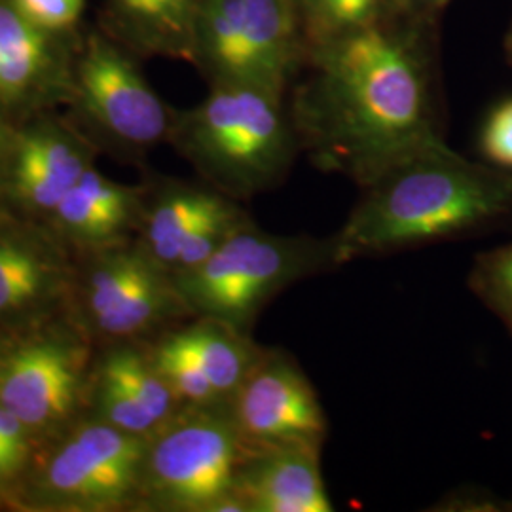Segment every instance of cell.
Instances as JSON below:
<instances>
[{"label":"cell","mask_w":512,"mask_h":512,"mask_svg":"<svg viewBox=\"0 0 512 512\" xmlns=\"http://www.w3.org/2000/svg\"><path fill=\"white\" fill-rule=\"evenodd\" d=\"M12 131L2 124L0 118V213L6 205V181H8V160H10Z\"/></svg>","instance_id":"obj_28"},{"label":"cell","mask_w":512,"mask_h":512,"mask_svg":"<svg viewBox=\"0 0 512 512\" xmlns=\"http://www.w3.org/2000/svg\"><path fill=\"white\" fill-rule=\"evenodd\" d=\"M19 475H21V469L0 448V492H4Z\"/></svg>","instance_id":"obj_29"},{"label":"cell","mask_w":512,"mask_h":512,"mask_svg":"<svg viewBox=\"0 0 512 512\" xmlns=\"http://www.w3.org/2000/svg\"><path fill=\"white\" fill-rule=\"evenodd\" d=\"M389 19L308 55L287 93L300 150L363 186L440 139L433 33Z\"/></svg>","instance_id":"obj_1"},{"label":"cell","mask_w":512,"mask_h":512,"mask_svg":"<svg viewBox=\"0 0 512 512\" xmlns=\"http://www.w3.org/2000/svg\"><path fill=\"white\" fill-rule=\"evenodd\" d=\"M480 148L492 164L512 171V97L488 114L480 133Z\"/></svg>","instance_id":"obj_24"},{"label":"cell","mask_w":512,"mask_h":512,"mask_svg":"<svg viewBox=\"0 0 512 512\" xmlns=\"http://www.w3.org/2000/svg\"><path fill=\"white\" fill-rule=\"evenodd\" d=\"M90 167V150L67 129L40 122L12 131L6 203L48 222Z\"/></svg>","instance_id":"obj_12"},{"label":"cell","mask_w":512,"mask_h":512,"mask_svg":"<svg viewBox=\"0 0 512 512\" xmlns=\"http://www.w3.org/2000/svg\"><path fill=\"white\" fill-rule=\"evenodd\" d=\"M211 186L167 183L145 202L139 222V247L152 260L173 274L184 239L202 219L203 213L219 198Z\"/></svg>","instance_id":"obj_17"},{"label":"cell","mask_w":512,"mask_h":512,"mask_svg":"<svg viewBox=\"0 0 512 512\" xmlns=\"http://www.w3.org/2000/svg\"><path fill=\"white\" fill-rule=\"evenodd\" d=\"M249 219L236 200L220 194L215 203L203 213L202 219L184 239L183 249L175 264L173 274L196 268L213 255L220 245L230 238L239 226Z\"/></svg>","instance_id":"obj_22"},{"label":"cell","mask_w":512,"mask_h":512,"mask_svg":"<svg viewBox=\"0 0 512 512\" xmlns=\"http://www.w3.org/2000/svg\"><path fill=\"white\" fill-rule=\"evenodd\" d=\"M90 349L67 329L25 330L0 346V404L14 412L35 439L73 420L90 389Z\"/></svg>","instance_id":"obj_8"},{"label":"cell","mask_w":512,"mask_h":512,"mask_svg":"<svg viewBox=\"0 0 512 512\" xmlns=\"http://www.w3.org/2000/svg\"><path fill=\"white\" fill-rule=\"evenodd\" d=\"M173 334L226 404L234 399L239 385L262 353V346L251 340L249 332L209 317H196L192 325L173 330Z\"/></svg>","instance_id":"obj_18"},{"label":"cell","mask_w":512,"mask_h":512,"mask_svg":"<svg viewBox=\"0 0 512 512\" xmlns=\"http://www.w3.org/2000/svg\"><path fill=\"white\" fill-rule=\"evenodd\" d=\"M147 446L148 437L92 418L71 431L46 459L27 503L57 512L137 507Z\"/></svg>","instance_id":"obj_7"},{"label":"cell","mask_w":512,"mask_h":512,"mask_svg":"<svg viewBox=\"0 0 512 512\" xmlns=\"http://www.w3.org/2000/svg\"><path fill=\"white\" fill-rule=\"evenodd\" d=\"M65 80L54 33L31 23L12 0H0V118L44 105L65 90Z\"/></svg>","instance_id":"obj_14"},{"label":"cell","mask_w":512,"mask_h":512,"mask_svg":"<svg viewBox=\"0 0 512 512\" xmlns=\"http://www.w3.org/2000/svg\"><path fill=\"white\" fill-rule=\"evenodd\" d=\"M338 268L332 236H285L251 219L192 270L173 274L192 317L251 332L256 317L294 283Z\"/></svg>","instance_id":"obj_4"},{"label":"cell","mask_w":512,"mask_h":512,"mask_svg":"<svg viewBox=\"0 0 512 512\" xmlns=\"http://www.w3.org/2000/svg\"><path fill=\"white\" fill-rule=\"evenodd\" d=\"M73 285V268L57 234L0 219V330L37 327L67 300Z\"/></svg>","instance_id":"obj_11"},{"label":"cell","mask_w":512,"mask_h":512,"mask_svg":"<svg viewBox=\"0 0 512 512\" xmlns=\"http://www.w3.org/2000/svg\"><path fill=\"white\" fill-rule=\"evenodd\" d=\"M203 0H109L110 23L133 52L194 61Z\"/></svg>","instance_id":"obj_16"},{"label":"cell","mask_w":512,"mask_h":512,"mask_svg":"<svg viewBox=\"0 0 512 512\" xmlns=\"http://www.w3.org/2000/svg\"><path fill=\"white\" fill-rule=\"evenodd\" d=\"M482 285L488 298L512 321V247L484 262Z\"/></svg>","instance_id":"obj_26"},{"label":"cell","mask_w":512,"mask_h":512,"mask_svg":"<svg viewBox=\"0 0 512 512\" xmlns=\"http://www.w3.org/2000/svg\"><path fill=\"white\" fill-rule=\"evenodd\" d=\"M452 0H393L391 19L420 23V25H437L440 12Z\"/></svg>","instance_id":"obj_27"},{"label":"cell","mask_w":512,"mask_h":512,"mask_svg":"<svg viewBox=\"0 0 512 512\" xmlns=\"http://www.w3.org/2000/svg\"><path fill=\"white\" fill-rule=\"evenodd\" d=\"M169 141L236 202L285 183L302 152L287 95L247 84H213L200 105L175 112Z\"/></svg>","instance_id":"obj_3"},{"label":"cell","mask_w":512,"mask_h":512,"mask_svg":"<svg viewBox=\"0 0 512 512\" xmlns=\"http://www.w3.org/2000/svg\"><path fill=\"white\" fill-rule=\"evenodd\" d=\"M302 57L391 19L393 0H293ZM304 63V61H302Z\"/></svg>","instance_id":"obj_19"},{"label":"cell","mask_w":512,"mask_h":512,"mask_svg":"<svg viewBox=\"0 0 512 512\" xmlns=\"http://www.w3.org/2000/svg\"><path fill=\"white\" fill-rule=\"evenodd\" d=\"M505 50H507V54H509V59L512 61V23L511 27H509V33H507V38H505Z\"/></svg>","instance_id":"obj_30"},{"label":"cell","mask_w":512,"mask_h":512,"mask_svg":"<svg viewBox=\"0 0 512 512\" xmlns=\"http://www.w3.org/2000/svg\"><path fill=\"white\" fill-rule=\"evenodd\" d=\"M156 368L183 406H222L224 401L209 382L194 357L184 349L173 332L148 348Z\"/></svg>","instance_id":"obj_21"},{"label":"cell","mask_w":512,"mask_h":512,"mask_svg":"<svg viewBox=\"0 0 512 512\" xmlns=\"http://www.w3.org/2000/svg\"><path fill=\"white\" fill-rule=\"evenodd\" d=\"M230 412L245 448L304 442L323 446L327 416L310 378L291 353L262 348Z\"/></svg>","instance_id":"obj_10"},{"label":"cell","mask_w":512,"mask_h":512,"mask_svg":"<svg viewBox=\"0 0 512 512\" xmlns=\"http://www.w3.org/2000/svg\"><path fill=\"white\" fill-rule=\"evenodd\" d=\"M302 61L293 0H203L192 63L211 86L287 95Z\"/></svg>","instance_id":"obj_6"},{"label":"cell","mask_w":512,"mask_h":512,"mask_svg":"<svg viewBox=\"0 0 512 512\" xmlns=\"http://www.w3.org/2000/svg\"><path fill=\"white\" fill-rule=\"evenodd\" d=\"M90 384L95 420L141 437H150L160 427L147 408L114 380L93 372Z\"/></svg>","instance_id":"obj_23"},{"label":"cell","mask_w":512,"mask_h":512,"mask_svg":"<svg viewBox=\"0 0 512 512\" xmlns=\"http://www.w3.org/2000/svg\"><path fill=\"white\" fill-rule=\"evenodd\" d=\"M19 12L48 33L71 29L82 16L84 0H12Z\"/></svg>","instance_id":"obj_25"},{"label":"cell","mask_w":512,"mask_h":512,"mask_svg":"<svg viewBox=\"0 0 512 512\" xmlns=\"http://www.w3.org/2000/svg\"><path fill=\"white\" fill-rule=\"evenodd\" d=\"M74 92L84 114L116 145L141 152L169 141L175 112L107 40L88 44L76 67Z\"/></svg>","instance_id":"obj_9"},{"label":"cell","mask_w":512,"mask_h":512,"mask_svg":"<svg viewBox=\"0 0 512 512\" xmlns=\"http://www.w3.org/2000/svg\"><path fill=\"white\" fill-rule=\"evenodd\" d=\"M243 454L230 404L183 406L148 437L137 507L245 512L234 495Z\"/></svg>","instance_id":"obj_5"},{"label":"cell","mask_w":512,"mask_h":512,"mask_svg":"<svg viewBox=\"0 0 512 512\" xmlns=\"http://www.w3.org/2000/svg\"><path fill=\"white\" fill-rule=\"evenodd\" d=\"M145 198L137 188L114 183L90 167L57 205L48 224L63 241L80 247H114L139 226Z\"/></svg>","instance_id":"obj_15"},{"label":"cell","mask_w":512,"mask_h":512,"mask_svg":"<svg viewBox=\"0 0 512 512\" xmlns=\"http://www.w3.org/2000/svg\"><path fill=\"white\" fill-rule=\"evenodd\" d=\"M361 198L332 243L338 266L469 232L512 205V177L429 141L359 186Z\"/></svg>","instance_id":"obj_2"},{"label":"cell","mask_w":512,"mask_h":512,"mask_svg":"<svg viewBox=\"0 0 512 512\" xmlns=\"http://www.w3.org/2000/svg\"><path fill=\"white\" fill-rule=\"evenodd\" d=\"M321 448L304 442L245 448L234 488L245 512L334 511Z\"/></svg>","instance_id":"obj_13"},{"label":"cell","mask_w":512,"mask_h":512,"mask_svg":"<svg viewBox=\"0 0 512 512\" xmlns=\"http://www.w3.org/2000/svg\"><path fill=\"white\" fill-rule=\"evenodd\" d=\"M95 372L122 385L160 425L183 408L162 372L154 365L148 349H139L129 342L116 344L103 355Z\"/></svg>","instance_id":"obj_20"}]
</instances>
